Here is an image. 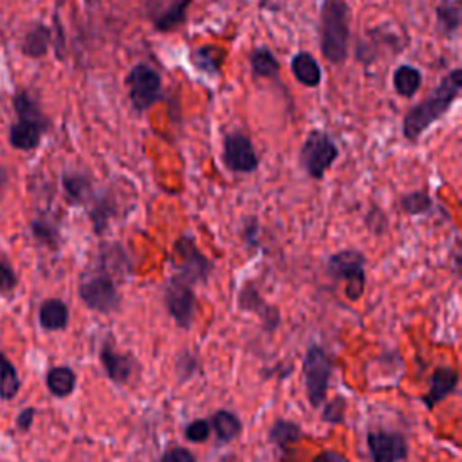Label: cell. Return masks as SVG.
Instances as JSON below:
<instances>
[{"label":"cell","mask_w":462,"mask_h":462,"mask_svg":"<svg viewBox=\"0 0 462 462\" xmlns=\"http://www.w3.org/2000/svg\"><path fill=\"white\" fill-rule=\"evenodd\" d=\"M325 271L332 280H343L345 294L356 301L365 291V254L357 249H341L328 256Z\"/></svg>","instance_id":"8992f818"},{"label":"cell","mask_w":462,"mask_h":462,"mask_svg":"<svg viewBox=\"0 0 462 462\" xmlns=\"http://www.w3.org/2000/svg\"><path fill=\"white\" fill-rule=\"evenodd\" d=\"M222 162L233 173H253L260 166V157L247 134L227 132L222 141Z\"/></svg>","instance_id":"ba28073f"},{"label":"cell","mask_w":462,"mask_h":462,"mask_svg":"<svg viewBox=\"0 0 462 462\" xmlns=\"http://www.w3.org/2000/svg\"><path fill=\"white\" fill-rule=\"evenodd\" d=\"M52 45H54V52H56V58L58 60H63V49H65V36H63V27L60 23V16L58 13H54V18H52Z\"/></svg>","instance_id":"8d00e7d4"},{"label":"cell","mask_w":462,"mask_h":462,"mask_svg":"<svg viewBox=\"0 0 462 462\" xmlns=\"http://www.w3.org/2000/svg\"><path fill=\"white\" fill-rule=\"evenodd\" d=\"M164 305L177 327L189 328L195 314V294L188 282L179 276L170 278L164 291Z\"/></svg>","instance_id":"8fae6325"},{"label":"cell","mask_w":462,"mask_h":462,"mask_svg":"<svg viewBox=\"0 0 462 462\" xmlns=\"http://www.w3.org/2000/svg\"><path fill=\"white\" fill-rule=\"evenodd\" d=\"M173 254L177 260V271L179 278L191 283L204 282L208 274L213 271V263L199 251L191 236H179L173 244Z\"/></svg>","instance_id":"9c48e42d"},{"label":"cell","mask_w":462,"mask_h":462,"mask_svg":"<svg viewBox=\"0 0 462 462\" xmlns=\"http://www.w3.org/2000/svg\"><path fill=\"white\" fill-rule=\"evenodd\" d=\"M49 126H51V123L18 119L9 128V144L22 152L36 150L42 143L43 134L49 130Z\"/></svg>","instance_id":"9a60e30c"},{"label":"cell","mask_w":462,"mask_h":462,"mask_svg":"<svg viewBox=\"0 0 462 462\" xmlns=\"http://www.w3.org/2000/svg\"><path fill=\"white\" fill-rule=\"evenodd\" d=\"M401 209L408 215H424L433 208V200L426 191H410L404 193L399 200Z\"/></svg>","instance_id":"1f68e13d"},{"label":"cell","mask_w":462,"mask_h":462,"mask_svg":"<svg viewBox=\"0 0 462 462\" xmlns=\"http://www.w3.org/2000/svg\"><path fill=\"white\" fill-rule=\"evenodd\" d=\"M88 206V217L92 220V227L96 235H101L106 229L108 220L116 215V204L110 193H94Z\"/></svg>","instance_id":"484cf974"},{"label":"cell","mask_w":462,"mask_h":462,"mask_svg":"<svg viewBox=\"0 0 462 462\" xmlns=\"http://www.w3.org/2000/svg\"><path fill=\"white\" fill-rule=\"evenodd\" d=\"M462 90V69L455 67L440 78L437 87L402 117L401 130L404 139L415 143L439 119H442L455 105Z\"/></svg>","instance_id":"6da1fadb"},{"label":"cell","mask_w":462,"mask_h":462,"mask_svg":"<svg viewBox=\"0 0 462 462\" xmlns=\"http://www.w3.org/2000/svg\"><path fill=\"white\" fill-rule=\"evenodd\" d=\"M161 462H195V457L188 448L173 446L162 453Z\"/></svg>","instance_id":"d590c367"},{"label":"cell","mask_w":462,"mask_h":462,"mask_svg":"<svg viewBox=\"0 0 462 462\" xmlns=\"http://www.w3.org/2000/svg\"><path fill=\"white\" fill-rule=\"evenodd\" d=\"M79 300L96 312L110 314L119 309L121 294L117 291V283L114 276L103 267H96L85 273L78 285Z\"/></svg>","instance_id":"277c9868"},{"label":"cell","mask_w":462,"mask_h":462,"mask_svg":"<svg viewBox=\"0 0 462 462\" xmlns=\"http://www.w3.org/2000/svg\"><path fill=\"white\" fill-rule=\"evenodd\" d=\"M209 431H211L209 420H206V419H195V420H191V422L186 424V428H184V437H186L189 442H204V440L209 437Z\"/></svg>","instance_id":"836d02e7"},{"label":"cell","mask_w":462,"mask_h":462,"mask_svg":"<svg viewBox=\"0 0 462 462\" xmlns=\"http://www.w3.org/2000/svg\"><path fill=\"white\" fill-rule=\"evenodd\" d=\"M238 307L242 310H249V312H254L260 316L262 319V325L267 332H273L278 328L280 325V312L276 307H271L267 305L258 289L254 287V283H245L238 294Z\"/></svg>","instance_id":"5bb4252c"},{"label":"cell","mask_w":462,"mask_h":462,"mask_svg":"<svg viewBox=\"0 0 462 462\" xmlns=\"http://www.w3.org/2000/svg\"><path fill=\"white\" fill-rule=\"evenodd\" d=\"M193 0H146L144 13L155 32L179 31L188 20V7Z\"/></svg>","instance_id":"30bf717a"},{"label":"cell","mask_w":462,"mask_h":462,"mask_svg":"<svg viewBox=\"0 0 462 462\" xmlns=\"http://www.w3.org/2000/svg\"><path fill=\"white\" fill-rule=\"evenodd\" d=\"M13 108L18 116V119H31V121H40V123H51L43 110L40 108V103L27 92V90H18L13 96Z\"/></svg>","instance_id":"f546056e"},{"label":"cell","mask_w":462,"mask_h":462,"mask_svg":"<svg viewBox=\"0 0 462 462\" xmlns=\"http://www.w3.org/2000/svg\"><path fill=\"white\" fill-rule=\"evenodd\" d=\"M457 384H458V372L455 368L437 366L430 375V388L420 397V401L426 404L428 410H433L435 404H439L444 397L455 392Z\"/></svg>","instance_id":"2e32d148"},{"label":"cell","mask_w":462,"mask_h":462,"mask_svg":"<svg viewBox=\"0 0 462 462\" xmlns=\"http://www.w3.org/2000/svg\"><path fill=\"white\" fill-rule=\"evenodd\" d=\"M301 435H303L301 428H300L296 422L287 420V419H276V420L271 424L269 433H267L269 440H271L274 446H278L280 449H283V448H287L289 444L300 440Z\"/></svg>","instance_id":"f1b7e54d"},{"label":"cell","mask_w":462,"mask_h":462,"mask_svg":"<svg viewBox=\"0 0 462 462\" xmlns=\"http://www.w3.org/2000/svg\"><path fill=\"white\" fill-rule=\"evenodd\" d=\"M224 51L213 43H206V45H199L195 49H191L189 52V63L193 65V69L204 76L209 78H217L220 74L222 63H224Z\"/></svg>","instance_id":"d6986e66"},{"label":"cell","mask_w":462,"mask_h":462,"mask_svg":"<svg viewBox=\"0 0 462 462\" xmlns=\"http://www.w3.org/2000/svg\"><path fill=\"white\" fill-rule=\"evenodd\" d=\"M337 157H339V148L336 141L328 132L321 128L309 130L298 152L300 168L314 180L323 179Z\"/></svg>","instance_id":"3957f363"},{"label":"cell","mask_w":462,"mask_h":462,"mask_svg":"<svg viewBox=\"0 0 462 462\" xmlns=\"http://www.w3.org/2000/svg\"><path fill=\"white\" fill-rule=\"evenodd\" d=\"M38 323L43 330L56 332L69 325V307L60 298H47L38 309Z\"/></svg>","instance_id":"44dd1931"},{"label":"cell","mask_w":462,"mask_h":462,"mask_svg":"<svg viewBox=\"0 0 462 462\" xmlns=\"http://www.w3.org/2000/svg\"><path fill=\"white\" fill-rule=\"evenodd\" d=\"M34 417H36V408H32V406L23 408V410L16 415V420H14L16 430H18V431H23V433L29 431L31 426H32V422H34Z\"/></svg>","instance_id":"74e56055"},{"label":"cell","mask_w":462,"mask_h":462,"mask_svg":"<svg viewBox=\"0 0 462 462\" xmlns=\"http://www.w3.org/2000/svg\"><path fill=\"white\" fill-rule=\"evenodd\" d=\"M5 186H7V170L0 164V195L4 193Z\"/></svg>","instance_id":"60d3db41"},{"label":"cell","mask_w":462,"mask_h":462,"mask_svg":"<svg viewBox=\"0 0 462 462\" xmlns=\"http://www.w3.org/2000/svg\"><path fill=\"white\" fill-rule=\"evenodd\" d=\"M345 410H346V402L341 395H337L332 402H328L321 413V419L325 422H330V424H337V422H343L345 419Z\"/></svg>","instance_id":"e575fe53"},{"label":"cell","mask_w":462,"mask_h":462,"mask_svg":"<svg viewBox=\"0 0 462 462\" xmlns=\"http://www.w3.org/2000/svg\"><path fill=\"white\" fill-rule=\"evenodd\" d=\"M18 287V274L11 262L0 254V296H9Z\"/></svg>","instance_id":"d6a6232c"},{"label":"cell","mask_w":462,"mask_h":462,"mask_svg":"<svg viewBox=\"0 0 462 462\" xmlns=\"http://www.w3.org/2000/svg\"><path fill=\"white\" fill-rule=\"evenodd\" d=\"M125 88L132 110L135 114H144L161 99L162 78L153 67L139 61L128 69L125 76Z\"/></svg>","instance_id":"5b68a950"},{"label":"cell","mask_w":462,"mask_h":462,"mask_svg":"<svg viewBox=\"0 0 462 462\" xmlns=\"http://www.w3.org/2000/svg\"><path fill=\"white\" fill-rule=\"evenodd\" d=\"M99 361L108 379L116 384H128L134 374L139 372V365L134 356L119 352L108 339L99 348Z\"/></svg>","instance_id":"4fadbf2b"},{"label":"cell","mask_w":462,"mask_h":462,"mask_svg":"<svg viewBox=\"0 0 462 462\" xmlns=\"http://www.w3.org/2000/svg\"><path fill=\"white\" fill-rule=\"evenodd\" d=\"M61 186L67 202L72 206H87L96 193L90 177L81 171H65L61 175Z\"/></svg>","instance_id":"ac0fdd59"},{"label":"cell","mask_w":462,"mask_h":462,"mask_svg":"<svg viewBox=\"0 0 462 462\" xmlns=\"http://www.w3.org/2000/svg\"><path fill=\"white\" fill-rule=\"evenodd\" d=\"M312 462H348V460L336 451H321L312 458Z\"/></svg>","instance_id":"ab89813d"},{"label":"cell","mask_w":462,"mask_h":462,"mask_svg":"<svg viewBox=\"0 0 462 462\" xmlns=\"http://www.w3.org/2000/svg\"><path fill=\"white\" fill-rule=\"evenodd\" d=\"M209 426L213 428L217 439L222 444L231 442L233 439H236L242 433V420L229 410H217L211 415Z\"/></svg>","instance_id":"4316f807"},{"label":"cell","mask_w":462,"mask_h":462,"mask_svg":"<svg viewBox=\"0 0 462 462\" xmlns=\"http://www.w3.org/2000/svg\"><path fill=\"white\" fill-rule=\"evenodd\" d=\"M249 67L253 76L262 79H276L282 69L274 52L265 45H258L249 52Z\"/></svg>","instance_id":"cb8c5ba5"},{"label":"cell","mask_w":462,"mask_h":462,"mask_svg":"<svg viewBox=\"0 0 462 462\" xmlns=\"http://www.w3.org/2000/svg\"><path fill=\"white\" fill-rule=\"evenodd\" d=\"M303 383L307 399L312 408H318L325 397L332 374V359L319 345H310L301 361Z\"/></svg>","instance_id":"52a82bcc"},{"label":"cell","mask_w":462,"mask_h":462,"mask_svg":"<svg viewBox=\"0 0 462 462\" xmlns=\"http://www.w3.org/2000/svg\"><path fill=\"white\" fill-rule=\"evenodd\" d=\"M31 233H32L36 242L47 245L49 249H58V245H60V227L52 218H49L45 215L36 217L31 222Z\"/></svg>","instance_id":"4dcf8cb0"},{"label":"cell","mask_w":462,"mask_h":462,"mask_svg":"<svg viewBox=\"0 0 462 462\" xmlns=\"http://www.w3.org/2000/svg\"><path fill=\"white\" fill-rule=\"evenodd\" d=\"M51 43H52V31H51V27L45 25L43 22H36L23 34L20 51H22L23 56L38 60V58L47 54Z\"/></svg>","instance_id":"ffe728a7"},{"label":"cell","mask_w":462,"mask_h":462,"mask_svg":"<svg viewBox=\"0 0 462 462\" xmlns=\"http://www.w3.org/2000/svg\"><path fill=\"white\" fill-rule=\"evenodd\" d=\"M76 372L67 366V365H58L49 368L47 375H45V384L47 390L54 395V397H69L74 390H76Z\"/></svg>","instance_id":"d4e9b609"},{"label":"cell","mask_w":462,"mask_h":462,"mask_svg":"<svg viewBox=\"0 0 462 462\" xmlns=\"http://www.w3.org/2000/svg\"><path fill=\"white\" fill-rule=\"evenodd\" d=\"M291 72L294 76V79L307 87V88H318L321 85L323 79V72H321V65L318 63V60L314 58L312 52L309 51H298L292 58H291Z\"/></svg>","instance_id":"e0dca14e"},{"label":"cell","mask_w":462,"mask_h":462,"mask_svg":"<svg viewBox=\"0 0 462 462\" xmlns=\"http://www.w3.org/2000/svg\"><path fill=\"white\" fill-rule=\"evenodd\" d=\"M85 2H87V4H96L97 0H85Z\"/></svg>","instance_id":"b9f144b4"},{"label":"cell","mask_w":462,"mask_h":462,"mask_svg":"<svg viewBox=\"0 0 462 462\" xmlns=\"http://www.w3.org/2000/svg\"><path fill=\"white\" fill-rule=\"evenodd\" d=\"M420 85H422L420 69L410 63H401L399 67H395L392 74V87L397 92V96L404 99H411L420 88Z\"/></svg>","instance_id":"603a6c76"},{"label":"cell","mask_w":462,"mask_h":462,"mask_svg":"<svg viewBox=\"0 0 462 462\" xmlns=\"http://www.w3.org/2000/svg\"><path fill=\"white\" fill-rule=\"evenodd\" d=\"M350 7L345 0H323L319 9V51L332 63L341 65L348 56Z\"/></svg>","instance_id":"7a4b0ae2"},{"label":"cell","mask_w":462,"mask_h":462,"mask_svg":"<svg viewBox=\"0 0 462 462\" xmlns=\"http://www.w3.org/2000/svg\"><path fill=\"white\" fill-rule=\"evenodd\" d=\"M22 388V381L13 361L0 352V399L13 401Z\"/></svg>","instance_id":"83f0119b"},{"label":"cell","mask_w":462,"mask_h":462,"mask_svg":"<svg viewBox=\"0 0 462 462\" xmlns=\"http://www.w3.org/2000/svg\"><path fill=\"white\" fill-rule=\"evenodd\" d=\"M366 446L374 462H402L408 457V440L399 431L372 430Z\"/></svg>","instance_id":"7c38bea8"},{"label":"cell","mask_w":462,"mask_h":462,"mask_svg":"<svg viewBox=\"0 0 462 462\" xmlns=\"http://www.w3.org/2000/svg\"><path fill=\"white\" fill-rule=\"evenodd\" d=\"M256 235H258V222L254 217H249L247 224H244V240H247L249 244H254Z\"/></svg>","instance_id":"f35d334b"},{"label":"cell","mask_w":462,"mask_h":462,"mask_svg":"<svg viewBox=\"0 0 462 462\" xmlns=\"http://www.w3.org/2000/svg\"><path fill=\"white\" fill-rule=\"evenodd\" d=\"M460 22H462V0H442L435 7L437 31L442 36L453 38L460 29Z\"/></svg>","instance_id":"7402d4cb"}]
</instances>
